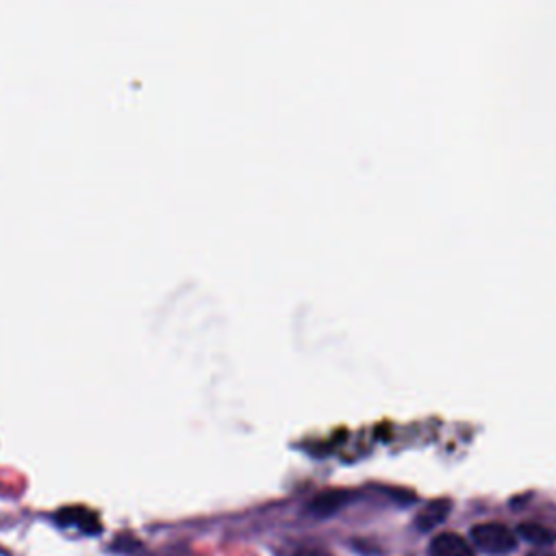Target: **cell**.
Here are the masks:
<instances>
[{
  "mask_svg": "<svg viewBox=\"0 0 556 556\" xmlns=\"http://www.w3.org/2000/svg\"><path fill=\"white\" fill-rule=\"evenodd\" d=\"M528 556H556V552H552V549H534Z\"/></svg>",
  "mask_w": 556,
  "mask_h": 556,
  "instance_id": "8",
  "label": "cell"
},
{
  "mask_svg": "<svg viewBox=\"0 0 556 556\" xmlns=\"http://www.w3.org/2000/svg\"><path fill=\"white\" fill-rule=\"evenodd\" d=\"M295 556H332V554H328L326 549H319V547H304V549L295 552Z\"/></svg>",
  "mask_w": 556,
  "mask_h": 556,
  "instance_id": "7",
  "label": "cell"
},
{
  "mask_svg": "<svg viewBox=\"0 0 556 556\" xmlns=\"http://www.w3.org/2000/svg\"><path fill=\"white\" fill-rule=\"evenodd\" d=\"M56 521L61 526H74L78 528L80 532H87V534H98L102 523L98 519V515L85 506H65L56 513Z\"/></svg>",
  "mask_w": 556,
  "mask_h": 556,
  "instance_id": "2",
  "label": "cell"
},
{
  "mask_svg": "<svg viewBox=\"0 0 556 556\" xmlns=\"http://www.w3.org/2000/svg\"><path fill=\"white\" fill-rule=\"evenodd\" d=\"M450 506H452V502H450L447 497H434V500H430V502L417 513L415 526H417L419 530H432V528H437V526L447 517Z\"/></svg>",
  "mask_w": 556,
  "mask_h": 556,
  "instance_id": "5",
  "label": "cell"
},
{
  "mask_svg": "<svg viewBox=\"0 0 556 556\" xmlns=\"http://www.w3.org/2000/svg\"><path fill=\"white\" fill-rule=\"evenodd\" d=\"M471 541L486 554H504L515 547V534L500 521H484L471 528Z\"/></svg>",
  "mask_w": 556,
  "mask_h": 556,
  "instance_id": "1",
  "label": "cell"
},
{
  "mask_svg": "<svg viewBox=\"0 0 556 556\" xmlns=\"http://www.w3.org/2000/svg\"><path fill=\"white\" fill-rule=\"evenodd\" d=\"M430 554L432 556H473L467 541L454 532L437 534L430 543Z\"/></svg>",
  "mask_w": 556,
  "mask_h": 556,
  "instance_id": "4",
  "label": "cell"
},
{
  "mask_svg": "<svg viewBox=\"0 0 556 556\" xmlns=\"http://www.w3.org/2000/svg\"><path fill=\"white\" fill-rule=\"evenodd\" d=\"M517 532H519L526 541H530V543H534V545H549V543L556 541V532H554L552 528L543 526V523H536V521H523V523H519Z\"/></svg>",
  "mask_w": 556,
  "mask_h": 556,
  "instance_id": "6",
  "label": "cell"
},
{
  "mask_svg": "<svg viewBox=\"0 0 556 556\" xmlns=\"http://www.w3.org/2000/svg\"><path fill=\"white\" fill-rule=\"evenodd\" d=\"M350 497L352 493L348 489H324L311 497L306 508L317 517H328L343 508L350 502Z\"/></svg>",
  "mask_w": 556,
  "mask_h": 556,
  "instance_id": "3",
  "label": "cell"
}]
</instances>
